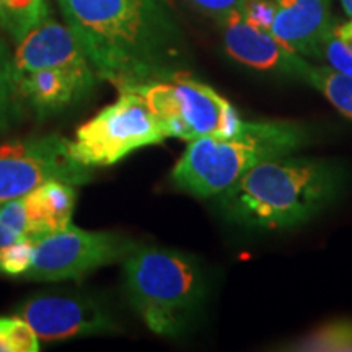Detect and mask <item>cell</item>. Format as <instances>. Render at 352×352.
I'll return each mask as SVG.
<instances>
[{"mask_svg": "<svg viewBox=\"0 0 352 352\" xmlns=\"http://www.w3.org/2000/svg\"><path fill=\"white\" fill-rule=\"evenodd\" d=\"M57 2L96 76L120 91L183 74V34L165 0Z\"/></svg>", "mask_w": 352, "mask_h": 352, "instance_id": "obj_1", "label": "cell"}, {"mask_svg": "<svg viewBox=\"0 0 352 352\" xmlns=\"http://www.w3.org/2000/svg\"><path fill=\"white\" fill-rule=\"evenodd\" d=\"M349 183L351 171L340 158L290 153L256 165L214 199L233 226L287 232L338 204Z\"/></svg>", "mask_w": 352, "mask_h": 352, "instance_id": "obj_2", "label": "cell"}, {"mask_svg": "<svg viewBox=\"0 0 352 352\" xmlns=\"http://www.w3.org/2000/svg\"><path fill=\"white\" fill-rule=\"evenodd\" d=\"M315 140V127L303 121H241L230 135H208L188 142L170 179L186 195L201 199L217 197L256 165L298 153Z\"/></svg>", "mask_w": 352, "mask_h": 352, "instance_id": "obj_3", "label": "cell"}, {"mask_svg": "<svg viewBox=\"0 0 352 352\" xmlns=\"http://www.w3.org/2000/svg\"><path fill=\"white\" fill-rule=\"evenodd\" d=\"M132 310L152 333L178 338L208 300V277L196 258L160 246H138L122 264Z\"/></svg>", "mask_w": 352, "mask_h": 352, "instance_id": "obj_4", "label": "cell"}, {"mask_svg": "<svg viewBox=\"0 0 352 352\" xmlns=\"http://www.w3.org/2000/svg\"><path fill=\"white\" fill-rule=\"evenodd\" d=\"M127 90H135L142 96L168 138L186 142L208 135H230L243 121L226 96L184 74L157 78Z\"/></svg>", "mask_w": 352, "mask_h": 352, "instance_id": "obj_5", "label": "cell"}, {"mask_svg": "<svg viewBox=\"0 0 352 352\" xmlns=\"http://www.w3.org/2000/svg\"><path fill=\"white\" fill-rule=\"evenodd\" d=\"M168 139L164 124L135 90H121L120 98L78 127L70 140L74 160L88 168L111 166L139 148Z\"/></svg>", "mask_w": 352, "mask_h": 352, "instance_id": "obj_6", "label": "cell"}, {"mask_svg": "<svg viewBox=\"0 0 352 352\" xmlns=\"http://www.w3.org/2000/svg\"><path fill=\"white\" fill-rule=\"evenodd\" d=\"M138 243L114 232H88L69 226L36 241L28 280L56 283L82 279L109 264L124 261Z\"/></svg>", "mask_w": 352, "mask_h": 352, "instance_id": "obj_7", "label": "cell"}, {"mask_svg": "<svg viewBox=\"0 0 352 352\" xmlns=\"http://www.w3.org/2000/svg\"><path fill=\"white\" fill-rule=\"evenodd\" d=\"M91 168L74 160L70 140L44 135L0 145V206L51 179L74 186L88 183Z\"/></svg>", "mask_w": 352, "mask_h": 352, "instance_id": "obj_8", "label": "cell"}, {"mask_svg": "<svg viewBox=\"0 0 352 352\" xmlns=\"http://www.w3.org/2000/svg\"><path fill=\"white\" fill-rule=\"evenodd\" d=\"M333 0H250L245 13L305 59L321 60V44L336 21Z\"/></svg>", "mask_w": 352, "mask_h": 352, "instance_id": "obj_9", "label": "cell"}, {"mask_svg": "<svg viewBox=\"0 0 352 352\" xmlns=\"http://www.w3.org/2000/svg\"><path fill=\"white\" fill-rule=\"evenodd\" d=\"M223 50L235 63L290 80H307L311 63L279 41L266 26L236 12L219 21Z\"/></svg>", "mask_w": 352, "mask_h": 352, "instance_id": "obj_10", "label": "cell"}, {"mask_svg": "<svg viewBox=\"0 0 352 352\" xmlns=\"http://www.w3.org/2000/svg\"><path fill=\"white\" fill-rule=\"evenodd\" d=\"M16 314L43 341L116 331L111 315L87 297L36 296L21 303Z\"/></svg>", "mask_w": 352, "mask_h": 352, "instance_id": "obj_11", "label": "cell"}, {"mask_svg": "<svg viewBox=\"0 0 352 352\" xmlns=\"http://www.w3.org/2000/svg\"><path fill=\"white\" fill-rule=\"evenodd\" d=\"M56 69L72 77L87 94L94 90L96 74L67 25L47 16L20 39L13 54V70Z\"/></svg>", "mask_w": 352, "mask_h": 352, "instance_id": "obj_12", "label": "cell"}, {"mask_svg": "<svg viewBox=\"0 0 352 352\" xmlns=\"http://www.w3.org/2000/svg\"><path fill=\"white\" fill-rule=\"evenodd\" d=\"M28 214V239L34 241L70 226L76 208V188L59 179L43 183L23 196Z\"/></svg>", "mask_w": 352, "mask_h": 352, "instance_id": "obj_13", "label": "cell"}, {"mask_svg": "<svg viewBox=\"0 0 352 352\" xmlns=\"http://www.w3.org/2000/svg\"><path fill=\"white\" fill-rule=\"evenodd\" d=\"M13 77L20 98L41 114L60 111L88 95L72 77L56 69L13 70Z\"/></svg>", "mask_w": 352, "mask_h": 352, "instance_id": "obj_14", "label": "cell"}, {"mask_svg": "<svg viewBox=\"0 0 352 352\" xmlns=\"http://www.w3.org/2000/svg\"><path fill=\"white\" fill-rule=\"evenodd\" d=\"M305 85L315 88L342 116L352 121V77L329 67L311 64Z\"/></svg>", "mask_w": 352, "mask_h": 352, "instance_id": "obj_15", "label": "cell"}, {"mask_svg": "<svg viewBox=\"0 0 352 352\" xmlns=\"http://www.w3.org/2000/svg\"><path fill=\"white\" fill-rule=\"evenodd\" d=\"M47 16L46 0H0V26L16 43Z\"/></svg>", "mask_w": 352, "mask_h": 352, "instance_id": "obj_16", "label": "cell"}, {"mask_svg": "<svg viewBox=\"0 0 352 352\" xmlns=\"http://www.w3.org/2000/svg\"><path fill=\"white\" fill-rule=\"evenodd\" d=\"M285 351L352 352V320L341 318L321 324L300 340L289 342Z\"/></svg>", "mask_w": 352, "mask_h": 352, "instance_id": "obj_17", "label": "cell"}, {"mask_svg": "<svg viewBox=\"0 0 352 352\" xmlns=\"http://www.w3.org/2000/svg\"><path fill=\"white\" fill-rule=\"evenodd\" d=\"M38 334L21 316H0V352H38Z\"/></svg>", "mask_w": 352, "mask_h": 352, "instance_id": "obj_18", "label": "cell"}, {"mask_svg": "<svg viewBox=\"0 0 352 352\" xmlns=\"http://www.w3.org/2000/svg\"><path fill=\"white\" fill-rule=\"evenodd\" d=\"M16 91L13 77V57L3 44H0V131L12 124L16 114Z\"/></svg>", "mask_w": 352, "mask_h": 352, "instance_id": "obj_19", "label": "cell"}, {"mask_svg": "<svg viewBox=\"0 0 352 352\" xmlns=\"http://www.w3.org/2000/svg\"><path fill=\"white\" fill-rule=\"evenodd\" d=\"M28 239V214L23 197L0 206V248Z\"/></svg>", "mask_w": 352, "mask_h": 352, "instance_id": "obj_20", "label": "cell"}, {"mask_svg": "<svg viewBox=\"0 0 352 352\" xmlns=\"http://www.w3.org/2000/svg\"><path fill=\"white\" fill-rule=\"evenodd\" d=\"M36 241L23 239L0 248V274L23 277L32 267Z\"/></svg>", "mask_w": 352, "mask_h": 352, "instance_id": "obj_21", "label": "cell"}, {"mask_svg": "<svg viewBox=\"0 0 352 352\" xmlns=\"http://www.w3.org/2000/svg\"><path fill=\"white\" fill-rule=\"evenodd\" d=\"M321 60L352 77V39L338 36L331 30L321 44Z\"/></svg>", "mask_w": 352, "mask_h": 352, "instance_id": "obj_22", "label": "cell"}, {"mask_svg": "<svg viewBox=\"0 0 352 352\" xmlns=\"http://www.w3.org/2000/svg\"><path fill=\"white\" fill-rule=\"evenodd\" d=\"M192 7L210 16L222 21L236 12H243L250 0H186Z\"/></svg>", "mask_w": 352, "mask_h": 352, "instance_id": "obj_23", "label": "cell"}, {"mask_svg": "<svg viewBox=\"0 0 352 352\" xmlns=\"http://www.w3.org/2000/svg\"><path fill=\"white\" fill-rule=\"evenodd\" d=\"M342 10H344L347 21L344 23H336L333 26V32L338 34V36L352 39V0H340Z\"/></svg>", "mask_w": 352, "mask_h": 352, "instance_id": "obj_24", "label": "cell"}]
</instances>
